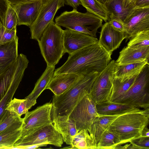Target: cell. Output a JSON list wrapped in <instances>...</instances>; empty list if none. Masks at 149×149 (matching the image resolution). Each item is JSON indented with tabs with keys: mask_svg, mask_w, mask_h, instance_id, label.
Returning a JSON list of instances; mask_svg holds the SVG:
<instances>
[{
	"mask_svg": "<svg viewBox=\"0 0 149 149\" xmlns=\"http://www.w3.org/2000/svg\"><path fill=\"white\" fill-rule=\"evenodd\" d=\"M111 56L97 42L69 55L65 63L55 70L54 75L71 73L81 76L95 72L100 73L110 62Z\"/></svg>",
	"mask_w": 149,
	"mask_h": 149,
	"instance_id": "1",
	"label": "cell"
},
{
	"mask_svg": "<svg viewBox=\"0 0 149 149\" xmlns=\"http://www.w3.org/2000/svg\"><path fill=\"white\" fill-rule=\"evenodd\" d=\"M100 73L95 72L80 76L68 90L60 95H54L51 112L53 121L58 116L68 118L77 103L89 94L94 81Z\"/></svg>",
	"mask_w": 149,
	"mask_h": 149,
	"instance_id": "2",
	"label": "cell"
},
{
	"mask_svg": "<svg viewBox=\"0 0 149 149\" xmlns=\"http://www.w3.org/2000/svg\"><path fill=\"white\" fill-rule=\"evenodd\" d=\"M149 122V108L139 109L119 115L107 129L119 138L121 145L140 137Z\"/></svg>",
	"mask_w": 149,
	"mask_h": 149,
	"instance_id": "3",
	"label": "cell"
},
{
	"mask_svg": "<svg viewBox=\"0 0 149 149\" xmlns=\"http://www.w3.org/2000/svg\"><path fill=\"white\" fill-rule=\"evenodd\" d=\"M63 31L60 26L52 22L37 41L47 66H55L65 53L63 44Z\"/></svg>",
	"mask_w": 149,
	"mask_h": 149,
	"instance_id": "4",
	"label": "cell"
},
{
	"mask_svg": "<svg viewBox=\"0 0 149 149\" xmlns=\"http://www.w3.org/2000/svg\"><path fill=\"white\" fill-rule=\"evenodd\" d=\"M103 21L102 19L89 12L82 13L76 9L63 12L55 19V23L60 26L96 38L97 30L102 26Z\"/></svg>",
	"mask_w": 149,
	"mask_h": 149,
	"instance_id": "5",
	"label": "cell"
},
{
	"mask_svg": "<svg viewBox=\"0 0 149 149\" xmlns=\"http://www.w3.org/2000/svg\"><path fill=\"white\" fill-rule=\"evenodd\" d=\"M113 102L144 109L149 108V64L144 66L128 90Z\"/></svg>",
	"mask_w": 149,
	"mask_h": 149,
	"instance_id": "6",
	"label": "cell"
},
{
	"mask_svg": "<svg viewBox=\"0 0 149 149\" xmlns=\"http://www.w3.org/2000/svg\"><path fill=\"white\" fill-rule=\"evenodd\" d=\"M63 142L61 135L52 123L38 127L20 138L12 149H23L26 146L42 143L61 147Z\"/></svg>",
	"mask_w": 149,
	"mask_h": 149,
	"instance_id": "7",
	"label": "cell"
},
{
	"mask_svg": "<svg viewBox=\"0 0 149 149\" xmlns=\"http://www.w3.org/2000/svg\"><path fill=\"white\" fill-rule=\"evenodd\" d=\"M115 66V61H111L94 81L88 96L96 104L109 100Z\"/></svg>",
	"mask_w": 149,
	"mask_h": 149,
	"instance_id": "8",
	"label": "cell"
},
{
	"mask_svg": "<svg viewBox=\"0 0 149 149\" xmlns=\"http://www.w3.org/2000/svg\"><path fill=\"white\" fill-rule=\"evenodd\" d=\"M100 116L97 111L96 104L88 94L77 103L68 118L74 122L78 132L84 129L88 132L94 119Z\"/></svg>",
	"mask_w": 149,
	"mask_h": 149,
	"instance_id": "9",
	"label": "cell"
},
{
	"mask_svg": "<svg viewBox=\"0 0 149 149\" xmlns=\"http://www.w3.org/2000/svg\"><path fill=\"white\" fill-rule=\"evenodd\" d=\"M65 0H50L42 5L35 20L29 26L31 38L38 41L49 24L54 21L58 10L64 6Z\"/></svg>",
	"mask_w": 149,
	"mask_h": 149,
	"instance_id": "10",
	"label": "cell"
},
{
	"mask_svg": "<svg viewBox=\"0 0 149 149\" xmlns=\"http://www.w3.org/2000/svg\"><path fill=\"white\" fill-rule=\"evenodd\" d=\"M52 107V103H47L31 111L26 112L23 118L20 138L38 127L53 123L51 116Z\"/></svg>",
	"mask_w": 149,
	"mask_h": 149,
	"instance_id": "11",
	"label": "cell"
},
{
	"mask_svg": "<svg viewBox=\"0 0 149 149\" xmlns=\"http://www.w3.org/2000/svg\"><path fill=\"white\" fill-rule=\"evenodd\" d=\"M29 62L26 56L20 54L16 60L0 74V101L13 84L22 81Z\"/></svg>",
	"mask_w": 149,
	"mask_h": 149,
	"instance_id": "12",
	"label": "cell"
},
{
	"mask_svg": "<svg viewBox=\"0 0 149 149\" xmlns=\"http://www.w3.org/2000/svg\"><path fill=\"white\" fill-rule=\"evenodd\" d=\"M123 24L126 42L139 32L149 30V7L135 8Z\"/></svg>",
	"mask_w": 149,
	"mask_h": 149,
	"instance_id": "13",
	"label": "cell"
},
{
	"mask_svg": "<svg viewBox=\"0 0 149 149\" xmlns=\"http://www.w3.org/2000/svg\"><path fill=\"white\" fill-rule=\"evenodd\" d=\"M63 37L65 52L69 55L95 44L99 40L96 37L68 29L63 30Z\"/></svg>",
	"mask_w": 149,
	"mask_h": 149,
	"instance_id": "14",
	"label": "cell"
},
{
	"mask_svg": "<svg viewBox=\"0 0 149 149\" xmlns=\"http://www.w3.org/2000/svg\"><path fill=\"white\" fill-rule=\"evenodd\" d=\"M17 16L18 25L30 26L37 17L42 6L40 0L11 5Z\"/></svg>",
	"mask_w": 149,
	"mask_h": 149,
	"instance_id": "15",
	"label": "cell"
},
{
	"mask_svg": "<svg viewBox=\"0 0 149 149\" xmlns=\"http://www.w3.org/2000/svg\"><path fill=\"white\" fill-rule=\"evenodd\" d=\"M102 27L98 42L111 55L125 39V33L115 29L108 22H106Z\"/></svg>",
	"mask_w": 149,
	"mask_h": 149,
	"instance_id": "16",
	"label": "cell"
},
{
	"mask_svg": "<svg viewBox=\"0 0 149 149\" xmlns=\"http://www.w3.org/2000/svg\"><path fill=\"white\" fill-rule=\"evenodd\" d=\"M108 13V20L116 19L123 22L135 8L128 0H112L104 4Z\"/></svg>",
	"mask_w": 149,
	"mask_h": 149,
	"instance_id": "17",
	"label": "cell"
},
{
	"mask_svg": "<svg viewBox=\"0 0 149 149\" xmlns=\"http://www.w3.org/2000/svg\"><path fill=\"white\" fill-rule=\"evenodd\" d=\"M18 38L11 41L0 44V74L15 61L18 54Z\"/></svg>",
	"mask_w": 149,
	"mask_h": 149,
	"instance_id": "18",
	"label": "cell"
},
{
	"mask_svg": "<svg viewBox=\"0 0 149 149\" xmlns=\"http://www.w3.org/2000/svg\"><path fill=\"white\" fill-rule=\"evenodd\" d=\"M149 46L138 49H132L127 46L120 52L116 63L122 65L138 62L149 61Z\"/></svg>",
	"mask_w": 149,
	"mask_h": 149,
	"instance_id": "19",
	"label": "cell"
},
{
	"mask_svg": "<svg viewBox=\"0 0 149 149\" xmlns=\"http://www.w3.org/2000/svg\"><path fill=\"white\" fill-rule=\"evenodd\" d=\"M120 115H100L95 118L88 131L92 139L93 149H96L97 145L104 132Z\"/></svg>",
	"mask_w": 149,
	"mask_h": 149,
	"instance_id": "20",
	"label": "cell"
},
{
	"mask_svg": "<svg viewBox=\"0 0 149 149\" xmlns=\"http://www.w3.org/2000/svg\"><path fill=\"white\" fill-rule=\"evenodd\" d=\"M80 76L71 73L54 75L46 89H49L55 95H60L71 87Z\"/></svg>",
	"mask_w": 149,
	"mask_h": 149,
	"instance_id": "21",
	"label": "cell"
},
{
	"mask_svg": "<svg viewBox=\"0 0 149 149\" xmlns=\"http://www.w3.org/2000/svg\"><path fill=\"white\" fill-rule=\"evenodd\" d=\"M54 125L62 135L63 141L71 145L73 137L78 132L74 122L66 116H58L53 120Z\"/></svg>",
	"mask_w": 149,
	"mask_h": 149,
	"instance_id": "22",
	"label": "cell"
},
{
	"mask_svg": "<svg viewBox=\"0 0 149 149\" xmlns=\"http://www.w3.org/2000/svg\"><path fill=\"white\" fill-rule=\"evenodd\" d=\"M96 107L97 113L100 115L122 114L139 109L129 104L109 100L96 104Z\"/></svg>",
	"mask_w": 149,
	"mask_h": 149,
	"instance_id": "23",
	"label": "cell"
},
{
	"mask_svg": "<svg viewBox=\"0 0 149 149\" xmlns=\"http://www.w3.org/2000/svg\"><path fill=\"white\" fill-rule=\"evenodd\" d=\"M55 66H47L42 75L35 84L31 93L25 97L33 100H36L38 97L45 89L54 76Z\"/></svg>",
	"mask_w": 149,
	"mask_h": 149,
	"instance_id": "24",
	"label": "cell"
},
{
	"mask_svg": "<svg viewBox=\"0 0 149 149\" xmlns=\"http://www.w3.org/2000/svg\"><path fill=\"white\" fill-rule=\"evenodd\" d=\"M147 64H149V61H145L122 65H118L116 63L114 77L122 81L139 73Z\"/></svg>",
	"mask_w": 149,
	"mask_h": 149,
	"instance_id": "25",
	"label": "cell"
},
{
	"mask_svg": "<svg viewBox=\"0 0 149 149\" xmlns=\"http://www.w3.org/2000/svg\"><path fill=\"white\" fill-rule=\"evenodd\" d=\"M139 73L125 78L122 81L114 77L109 100L113 101L123 95L134 83Z\"/></svg>",
	"mask_w": 149,
	"mask_h": 149,
	"instance_id": "26",
	"label": "cell"
},
{
	"mask_svg": "<svg viewBox=\"0 0 149 149\" xmlns=\"http://www.w3.org/2000/svg\"><path fill=\"white\" fill-rule=\"evenodd\" d=\"M23 123V118L6 110L0 121V134L6 131L21 129Z\"/></svg>",
	"mask_w": 149,
	"mask_h": 149,
	"instance_id": "27",
	"label": "cell"
},
{
	"mask_svg": "<svg viewBox=\"0 0 149 149\" xmlns=\"http://www.w3.org/2000/svg\"><path fill=\"white\" fill-rule=\"evenodd\" d=\"M36 103V100H31L26 97L23 99L14 98L8 103L6 110L14 113L21 117Z\"/></svg>",
	"mask_w": 149,
	"mask_h": 149,
	"instance_id": "28",
	"label": "cell"
},
{
	"mask_svg": "<svg viewBox=\"0 0 149 149\" xmlns=\"http://www.w3.org/2000/svg\"><path fill=\"white\" fill-rule=\"evenodd\" d=\"M82 5L87 11L95 15L105 22L108 19V13L104 5L97 0H81Z\"/></svg>",
	"mask_w": 149,
	"mask_h": 149,
	"instance_id": "29",
	"label": "cell"
},
{
	"mask_svg": "<svg viewBox=\"0 0 149 149\" xmlns=\"http://www.w3.org/2000/svg\"><path fill=\"white\" fill-rule=\"evenodd\" d=\"M120 145L119 138L106 129L102 135L96 149H115L116 146Z\"/></svg>",
	"mask_w": 149,
	"mask_h": 149,
	"instance_id": "30",
	"label": "cell"
},
{
	"mask_svg": "<svg viewBox=\"0 0 149 149\" xmlns=\"http://www.w3.org/2000/svg\"><path fill=\"white\" fill-rule=\"evenodd\" d=\"M21 128L6 131L0 134V149L10 148L20 137Z\"/></svg>",
	"mask_w": 149,
	"mask_h": 149,
	"instance_id": "31",
	"label": "cell"
},
{
	"mask_svg": "<svg viewBox=\"0 0 149 149\" xmlns=\"http://www.w3.org/2000/svg\"><path fill=\"white\" fill-rule=\"evenodd\" d=\"M127 46L134 49L149 46V30L140 32L131 37Z\"/></svg>",
	"mask_w": 149,
	"mask_h": 149,
	"instance_id": "32",
	"label": "cell"
},
{
	"mask_svg": "<svg viewBox=\"0 0 149 149\" xmlns=\"http://www.w3.org/2000/svg\"><path fill=\"white\" fill-rule=\"evenodd\" d=\"M21 81H19L13 84L0 101V121L6 111L8 104L12 99Z\"/></svg>",
	"mask_w": 149,
	"mask_h": 149,
	"instance_id": "33",
	"label": "cell"
},
{
	"mask_svg": "<svg viewBox=\"0 0 149 149\" xmlns=\"http://www.w3.org/2000/svg\"><path fill=\"white\" fill-rule=\"evenodd\" d=\"M17 19V14L10 3L6 11L4 26L10 30L16 28Z\"/></svg>",
	"mask_w": 149,
	"mask_h": 149,
	"instance_id": "34",
	"label": "cell"
},
{
	"mask_svg": "<svg viewBox=\"0 0 149 149\" xmlns=\"http://www.w3.org/2000/svg\"><path fill=\"white\" fill-rule=\"evenodd\" d=\"M16 28L10 30L4 26L0 27V44L7 42L13 40L17 36Z\"/></svg>",
	"mask_w": 149,
	"mask_h": 149,
	"instance_id": "35",
	"label": "cell"
},
{
	"mask_svg": "<svg viewBox=\"0 0 149 149\" xmlns=\"http://www.w3.org/2000/svg\"><path fill=\"white\" fill-rule=\"evenodd\" d=\"M88 132L83 130L78 132L72 138L71 144L70 146L64 148H65L73 149L74 147L78 143L81 141L90 136Z\"/></svg>",
	"mask_w": 149,
	"mask_h": 149,
	"instance_id": "36",
	"label": "cell"
},
{
	"mask_svg": "<svg viewBox=\"0 0 149 149\" xmlns=\"http://www.w3.org/2000/svg\"><path fill=\"white\" fill-rule=\"evenodd\" d=\"M135 145L138 149H149V137L141 136L130 142Z\"/></svg>",
	"mask_w": 149,
	"mask_h": 149,
	"instance_id": "37",
	"label": "cell"
},
{
	"mask_svg": "<svg viewBox=\"0 0 149 149\" xmlns=\"http://www.w3.org/2000/svg\"><path fill=\"white\" fill-rule=\"evenodd\" d=\"M9 4L6 0H0V27L4 26L6 12Z\"/></svg>",
	"mask_w": 149,
	"mask_h": 149,
	"instance_id": "38",
	"label": "cell"
},
{
	"mask_svg": "<svg viewBox=\"0 0 149 149\" xmlns=\"http://www.w3.org/2000/svg\"><path fill=\"white\" fill-rule=\"evenodd\" d=\"M110 24L116 30L124 32L123 22L116 19H111L108 20Z\"/></svg>",
	"mask_w": 149,
	"mask_h": 149,
	"instance_id": "39",
	"label": "cell"
},
{
	"mask_svg": "<svg viewBox=\"0 0 149 149\" xmlns=\"http://www.w3.org/2000/svg\"><path fill=\"white\" fill-rule=\"evenodd\" d=\"M134 4L136 8L149 7V0H136Z\"/></svg>",
	"mask_w": 149,
	"mask_h": 149,
	"instance_id": "40",
	"label": "cell"
},
{
	"mask_svg": "<svg viewBox=\"0 0 149 149\" xmlns=\"http://www.w3.org/2000/svg\"><path fill=\"white\" fill-rule=\"evenodd\" d=\"M65 4L69 5L73 8V9L77 8L79 5H82L81 0H65Z\"/></svg>",
	"mask_w": 149,
	"mask_h": 149,
	"instance_id": "41",
	"label": "cell"
},
{
	"mask_svg": "<svg viewBox=\"0 0 149 149\" xmlns=\"http://www.w3.org/2000/svg\"><path fill=\"white\" fill-rule=\"evenodd\" d=\"M47 145L44 143L33 145L25 146L23 149H36L39 148L40 147L46 146Z\"/></svg>",
	"mask_w": 149,
	"mask_h": 149,
	"instance_id": "42",
	"label": "cell"
},
{
	"mask_svg": "<svg viewBox=\"0 0 149 149\" xmlns=\"http://www.w3.org/2000/svg\"><path fill=\"white\" fill-rule=\"evenodd\" d=\"M11 5L17 4L32 0H6Z\"/></svg>",
	"mask_w": 149,
	"mask_h": 149,
	"instance_id": "43",
	"label": "cell"
},
{
	"mask_svg": "<svg viewBox=\"0 0 149 149\" xmlns=\"http://www.w3.org/2000/svg\"><path fill=\"white\" fill-rule=\"evenodd\" d=\"M147 126H146L143 129L141 136L149 137V130Z\"/></svg>",
	"mask_w": 149,
	"mask_h": 149,
	"instance_id": "44",
	"label": "cell"
},
{
	"mask_svg": "<svg viewBox=\"0 0 149 149\" xmlns=\"http://www.w3.org/2000/svg\"><path fill=\"white\" fill-rule=\"evenodd\" d=\"M98 1H99L100 3H102L104 4L112 0H97Z\"/></svg>",
	"mask_w": 149,
	"mask_h": 149,
	"instance_id": "45",
	"label": "cell"
},
{
	"mask_svg": "<svg viewBox=\"0 0 149 149\" xmlns=\"http://www.w3.org/2000/svg\"><path fill=\"white\" fill-rule=\"evenodd\" d=\"M40 0L41 1V2L42 3V5H43L46 4L50 0Z\"/></svg>",
	"mask_w": 149,
	"mask_h": 149,
	"instance_id": "46",
	"label": "cell"
},
{
	"mask_svg": "<svg viewBox=\"0 0 149 149\" xmlns=\"http://www.w3.org/2000/svg\"><path fill=\"white\" fill-rule=\"evenodd\" d=\"M128 1H130V2H133L134 3V2L136 0H128Z\"/></svg>",
	"mask_w": 149,
	"mask_h": 149,
	"instance_id": "47",
	"label": "cell"
}]
</instances>
